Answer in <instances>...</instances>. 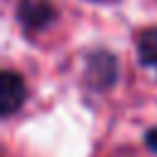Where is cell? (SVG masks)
Masks as SVG:
<instances>
[{"label":"cell","mask_w":157,"mask_h":157,"mask_svg":"<svg viewBox=\"0 0 157 157\" xmlns=\"http://www.w3.org/2000/svg\"><path fill=\"white\" fill-rule=\"evenodd\" d=\"M83 78H86V83H88L93 91H105V88H110V86L118 81V59H115L110 52H105V49L91 52L88 59H86Z\"/></svg>","instance_id":"6da1fadb"},{"label":"cell","mask_w":157,"mask_h":157,"mask_svg":"<svg viewBox=\"0 0 157 157\" xmlns=\"http://www.w3.org/2000/svg\"><path fill=\"white\" fill-rule=\"evenodd\" d=\"M145 142H147V147H150L152 152H157V128H150V130H147Z\"/></svg>","instance_id":"5b68a950"},{"label":"cell","mask_w":157,"mask_h":157,"mask_svg":"<svg viewBox=\"0 0 157 157\" xmlns=\"http://www.w3.org/2000/svg\"><path fill=\"white\" fill-rule=\"evenodd\" d=\"M56 10L49 0H20L17 5V20L27 29H44L54 22Z\"/></svg>","instance_id":"3957f363"},{"label":"cell","mask_w":157,"mask_h":157,"mask_svg":"<svg viewBox=\"0 0 157 157\" xmlns=\"http://www.w3.org/2000/svg\"><path fill=\"white\" fill-rule=\"evenodd\" d=\"M137 59L142 66L157 71V27H147L137 34Z\"/></svg>","instance_id":"277c9868"},{"label":"cell","mask_w":157,"mask_h":157,"mask_svg":"<svg viewBox=\"0 0 157 157\" xmlns=\"http://www.w3.org/2000/svg\"><path fill=\"white\" fill-rule=\"evenodd\" d=\"M25 98H27L25 78L17 71L5 69L0 74V115L2 118H10L12 113H17L22 108Z\"/></svg>","instance_id":"7a4b0ae2"}]
</instances>
